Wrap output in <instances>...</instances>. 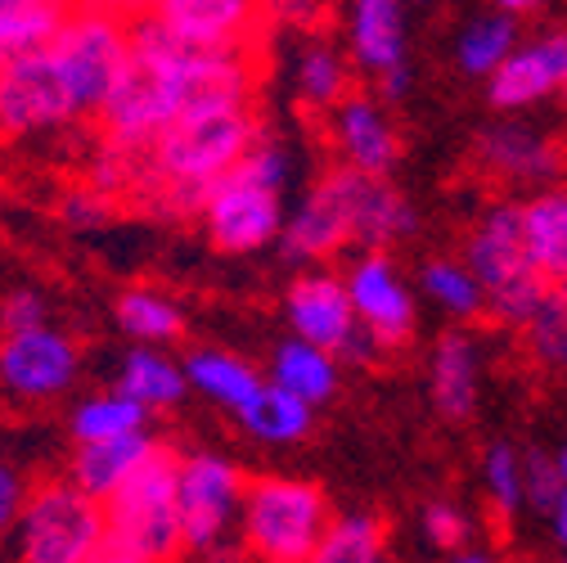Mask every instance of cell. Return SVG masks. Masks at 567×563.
<instances>
[{
  "instance_id": "d6986e66",
  "label": "cell",
  "mask_w": 567,
  "mask_h": 563,
  "mask_svg": "<svg viewBox=\"0 0 567 563\" xmlns=\"http://www.w3.org/2000/svg\"><path fill=\"white\" fill-rule=\"evenodd\" d=\"M333 140L347 167L361 176H388L396 163V131L388 113L365 95H347L333 109Z\"/></svg>"
},
{
  "instance_id": "8992f818",
  "label": "cell",
  "mask_w": 567,
  "mask_h": 563,
  "mask_svg": "<svg viewBox=\"0 0 567 563\" xmlns=\"http://www.w3.org/2000/svg\"><path fill=\"white\" fill-rule=\"evenodd\" d=\"M109 541V514L73 482L32 491L14 528L19 563H91Z\"/></svg>"
},
{
  "instance_id": "f1b7e54d",
  "label": "cell",
  "mask_w": 567,
  "mask_h": 563,
  "mask_svg": "<svg viewBox=\"0 0 567 563\" xmlns=\"http://www.w3.org/2000/svg\"><path fill=\"white\" fill-rule=\"evenodd\" d=\"M311 414H316V406L298 401L293 392H284V388H275L266 379V388L244 406L239 424L266 447H293V442H302L311 433Z\"/></svg>"
},
{
  "instance_id": "ab89813d",
  "label": "cell",
  "mask_w": 567,
  "mask_h": 563,
  "mask_svg": "<svg viewBox=\"0 0 567 563\" xmlns=\"http://www.w3.org/2000/svg\"><path fill=\"white\" fill-rule=\"evenodd\" d=\"M59 222L78 235H91V231H104L113 222V198L100 194L95 185H78L59 198Z\"/></svg>"
},
{
  "instance_id": "e0dca14e",
  "label": "cell",
  "mask_w": 567,
  "mask_h": 563,
  "mask_svg": "<svg viewBox=\"0 0 567 563\" xmlns=\"http://www.w3.org/2000/svg\"><path fill=\"white\" fill-rule=\"evenodd\" d=\"M495 109H527L549 95H567V32H545L509 54V63L486 82Z\"/></svg>"
},
{
  "instance_id": "7bdbcfd3",
  "label": "cell",
  "mask_w": 567,
  "mask_h": 563,
  "mask_svg": "<svg viewBox=\"0 0 567 563\" xmlns=\"http://www.w3.org/2000/svg\"><path fill=\"white\" fill-rule=\"evenodd\" d=\"M23 505H28V497H23V482H19V473H14L6 460H0V536L19 528Z\"/></svg>"
},
{
  "instance_id": "8d00e7d4",
  "label": "cell",
  "mask_w": 567,
  "mask_h": 563,
  "mask_svg": "<svg viewBox=\"0 0 567 563\" xmlns=\"http://www.w3.org/2000/svg\"><path fill=\"white\" fill-rule=\"evenodd\" d=\"M527 334V351L536 357V366L567 375V285H554L549 298L540 303V311L532 316Z\"/></svg>"
},
{
  "instance_id": "681fc988",
  "label": "cell",
  "mask_w": 567,
  "mask_h": 563,
  "mask_svg": "<svg viewBox=\"0 0 567 563\" xmlns=\"http://www.w3.org/2000/svg\"><path fill=\"white\" fill-rule=\"evenodd\" d=\"M446 563H495V554H491V550H477V545H468V550L451 554Z\"/></svg>"
},
{
  "instance_id": "bcb514c9",
  "label": "cell",
  "mask_w": 567,
  "mask_h": 563,
  "mask_svg": "<svg viewBox=\"0 0 567 563\" xmlns=\"http://www.w3.org/2000/svg\"><path fill=\"white\" fill-rule=\"evenodd\" d=\"M91 6H100V10H113V14H145L150 10V0H91Z\"/></svg>"
},
{
  "instance_id": "f6af8a7d",
  "label": "cell",
  "mask_w": 567,
  "mask_h": 563,
  "mask_svg": "<svg viewBox=\"0 0 567 563\" xmlns=\"http://www.w3.org/2000/svg\"><path fill=\"white\" fill-rule=\"evenodd\" d=\"M91 563H145V559L131 554V550H126V545H117V541H104V550H100Z\"/></svg>"
},
{
  "instance_id": "9a60e30c",
  "label": "cell",
  "mask_w": 567,
  "mask_h": 563,
  "mask_svg": "<svg viewBox=\"0 0 567 563\" xmlns=\"http://www.w3.org/2000/svg\"><path fill=\"white\" fill-rule=\"evenodd\" d=\"M347 294L365 334L379 347H401L414 334V294L405 285V275L392 266V257L365 253L347 270Z\"/></svg>"
},
{
  "instance_id": "44dd1931",
  "label": "cell",
  "mask_w": 567,
  "mask_h": 563,
  "mask_svg": "<svg viewBox=\"0 0 567 563\" xmlns=\"http://www.w3.org/2000/svg\"><path fill=\"white\" fill-rule=\"evenodd\" d=\"M163 447L154 442V433H135V438H117V442H95V447H78L73 455V473L68 482L82 487L91 501L109 505L117 491L145 469Z\"/></svg>"
},
{
  "instance_id": "277c9868",
  "label": "cell",
  "mask_w": 567,
  "mask_h": 563,
  "mask_svg": "<svg viewBox=\"0 0 567 563\" xmlns=\"http://www.w3.org/2000/svg\"><path fill=\"white\" fill-rule=\"evenodd\" d=\"M135 45H150L167 63V82L176 100V122L198 113H244L252 95V68L244 50H189L163 32L150 14L131 23Z\"/></svg>"
},
{
  "instance_id": "83f0119b",
  "label": "cell",
  "mask_w": 567,
  "mask_h": 563,
  "mask_svg": "<svg viewBox=\"0 0 567 563\" xmlns=\"http://www.w3.org/2000/svg\"><path fill=\"white\" fill-rule=\"evenodd\" d=\"M117 392H126L145 410H167L189 392V375L163 347H131L117 370Z\"/></svg>"
},
{
  "instance_id": "ba28073f",
  "label": "cell",
  "mask_w": 567,
  "mask_h": 563,
  "mask_svg": "<svg viewBox=\"0 0 567 563\" xmlns=\"http://www.w3.org/2000/svg\"><path fill=\"white\" fill-rule=\"evenodd\" d=\"M248 482L217 451H189L176 464V501H181V536L185 550L221 559L230 532L244 523Z\"/></svg>"
},
{
  "instance_id": "7402d4cb",
  "label": "cell",
  "mask_w": 567,
  "mask_h": 563,
  "mask_svg": "<svg viewBox=\"0 0 567 563\" xmlns=\"http://www.w3.org/2000/svg\"><path fill=\"white\" fill-rule=\"evenodd\" d=\"M477 388H482V351L468 334H446L433 347L429 366V392L437 414L446 419H468L477 410Z\"/></svg>"
},
{
  "instance_id": "30bf717a",
  "label": "cell",
  "mask_w": 567,
  "mask_h": 563,
  "mask_svg": "<svg viewBox=\"0 0 567 563\" xmlns=\"http://www.w3.org/2000/svg\"><path fill=\"white\" fill-rule=\"evenodd\" d=\"M293 338L316 342L324 351H333L338 361H357V357H374V338L365 334L357 307H351L347 279H338L333 270H307L302 279H293L289 303H284Z\"/></svg>"
},
{
  "instance_id": "f546056e",
  "label": "cell",
  "mask_w": 567,
  "mask_h": 563,
  "mask_svg": "<svg viewBox=\"0 0 567 563\" xmlns=\"http://www.w3.org/2000/svg\"><path fill=\"white\" fill-rule=\"evenodd\" d=\"M150 424V410L131 401L126 392H95L86 397L73 419H68V429H73V442L78 447H95V442H117V438H135V433H145Z\"/></svg>"
},
{
  "instance_id": "836d02e7",
  "label": "cell",
  "mask_w": 567,
  "mask_h": 563,
  "mask_svg": "<svg viewBox=\"0 0 567 563\" xmlns=\"http://www.w3.org/2000/svg\"><path fill=\"white\" fill-rule=\"evenodd\" d=\"M482 491L491 510L501 519H514L527 505V451L509 447V442H495L482 455Z\"/></svg>"
},
{
  "instance_id": "4fadbf2b",
  "label": "cell",
  "mask_w": 567,
  "mask_h": 563,
  "mask_svg": "<svg viewBox=\"0 0 567 563\" xmlns=\"http://www.w3.org/2000/svg\"><path fill=\"white\" fill-rule=\"evenodd\" d=\"M284 222H289L284 198L275 190H261V185L244 181L239 172H226L203 203L207 239L221 253H257L266 244H279Z\"/></svg>"
},
{
  "instance_id": "2e32d148",
  "label": "cell",
  "mask_w": 567,
  "mask_h": 563,
  "mask_svg": "<svg viewBox=\"0 0 567 563\" xmlns=\"http://www.w3.org/2000/svg\"><path fill=\"white\" fill-rule=\"evenodd\" d=\"M145 14L189 50H244L261 6L257 0H150Z\"/></svg>"
},
{
  "instance_id": "603a6c76",
  "label": "cell",
  "mask_w": 567,
  "mask_h": 563,
  "mask_svg": "<svg viewBox=\"0 0 567 563\" xmlns=\"http://www.w3.org/2000/svg\"><path fill=\"white\" fill-rule=\"evenodd\" d=\"M82 0H0V68L41 54Z\"/></svg>"
},
{
  "instance_id": "816d5d0a",
  "label": "cell",
  "mask_w": 567,
  "mask_h": 563,
  "mask_svg": "<svg viewBox=\"0 0 567 563\" xmlns=\"http://www.w3.org/2000/svg\"><path fill=\"white\" fill-rule=\"evenodd\" d=\"M558 563H567V554H563V559H558Z\"/></svg>"
},
{
  "instance_id": "9c48e42d",
  "label": "cell",
  "mask_w": 567,
  "mask_h": 563,
  "mask_svg": "<svg viewBox=\"0 0 567 563\" xmlns=\"http://www.w3.org/2000/svg\"><path fill=\"white\" fill-rule=\"evenodd\" d=\"M172 122H176V100H172V82H167V63L158 50L135 45V37H131V63L122 68L117 86L109 91V100L100 109L104 140H117L126 150L150 154L154 140Z\"/></svg>"
},
{
  "instance_id": "60d3db41",
  "label": "cell",
  "mask_w": 567,
  "mask_h": 563,
  "mask_svg": "<svg viewBox=\"0 0 567 563\" xmlns=\"http://www.w3.org/2000/svg\"><path fill=\"white\" fill-rule=\"evenodd\" d=\"M563 497H567V482L558 473V460L545 455V451H527V505L540 519H549Z\"/></svg>"
},
{
  "instance_id": "3957f363",
  "label": "cell",
  "mask_w": 567,
  "mask_h": 563,
  "mask_svg": "<svg viewBox=\"0 0 567 563\" xmlns=\"http://www.w3.org/2000/svg\"><path fill=\"white\" fill-rule=\"evenodd\" d=\"M329 501L302 478H257L244 497V545L261 563H307L329 532Z\"/></svg>"
},
{
  "instance_id": "74e56055",
  "label": "cell",
  "mask_w": 567,
  "mask_h": 563,
  "mask_svg": "<svg viewBox=\"0 0 567 563\" xmlns=\"http://www.w3.org/2000/svg\"><path fill=\"white\" fill-rule=\"evenodd\" d=\"M145 167H150V154L140 150H126L117 140H104V145L86 158V185H95L100 194H135L140 181H145Z\"/></svg>"
},
{
  "instance_id": "5b68a950",
  "label": "cell",
  "mask_w": 567,
  "mask_h": 563,
  "mask_svg": "<svg viewBox=\"0 0 567 563\" xmlns=\"http://www.w3.org/2000/svg\"><path fill=\"white\" fill-rule=\"evenodd\" d=\"M54 59L59 78L82 109V117H100L109 91L117 86L122 68L131 63V23L113 10H100L91 0H82L78 14L59 28V37L45 45Z\"/></svg>"
},
{
  "instance_id": "d4e9b609",
  "label": "cell",
  "mask_w": 567,
  "mask_h": 563,
  "mask_svg": "<svg viewBox=\"0 0 567 563\" xmlns=\"http://www.w3.org/2000/svg\"><path fill=\"white\" fill-rule=\"evenodd\" d=\"M185 375H189V388L198 397H207L212 406H221L230 414H244V406L266 388V379L248 361L230 357V351H212V347L189 351V357H185Z\"/></svg>"
},
{
  "instance_id": "cb8c5ba5",
  "label": "cell",
  "mask_w": 567,
  "mask_h": 563,
  "mask_svg": "<svg viewBox=\"0 0 567 563\" xmlns=\"http://www.w3.org/2000/svg\"><path fill=\"white\" fill-rule=\"evenodd\" d=\"M275 388L293 392L298 401L307 406H320L338 392V357L316 342H302V338H284L270 357V375H266Z\"/></svg>"
},
{
  "instance_id": "f35d334b",
  "label": "cell",
  "mask_w": 567,
  "mask_h": 563,
  "mask_svg": "<svg viewBox=\"0 0 567 563\" xmlns=\"http://www.w3.org/2000/svg\"><path fill=\"white\" fill-rule=\"evenodd\" d=\"M419 528H423V541L446 550V554L468 550V536H473V519L455 501H429V505H423Z\"/></svg>"
},
{
  "instance_id": "ffe728a7",
  "label": "cell",
  "mask_w": 567,
  "mask_h": 563,
  "mask_svg": "<svg viewBox=\"0 0 567 563\" xmlns=\"http://www.w3.org/2000/svg\"><path fill=\"white\" fill-rule=\"evenodd\" d=\"M347 41L370 78H388L396 68H405V10H401V0H351Z\"/></svg>"
},
{
  "instance_id": "7dc6e473",
  "label": "cell",
  "mask_w": 567,
  "mask_h": 563,
  "mask_svg": "<svg viewBox=\"0 0 567 563\" xmlns=\"http://www.w3.org/2000/svg\"><path fill=\"white\" fill-rule=\"evenodd\" d=\"M545 523H549V532H554V541H558V545H563V554H567V497H563V501L554 505V514H549Z\"/></svg>"
},
{
  "instance_id": "d590c367",
  "label": "cell",
  "mask_w": 567,
  "mask_h": 563,
  "mask_svg": "<svg viewBox=\"0 0 567 563\" xmlns=\"http://www.w3.org/2000/svg\"><path fill=\"white\" fill-rule=\"evenodd\" d=\"M347 59L333 45H307L298 59V91L311 109H338L347 100Z\"/></svg>"
},
{
  "instance_id": "b9f144b4",
  "label": "cell",
  "mask_w": 567,
  "mask_h": 563,
  "mask_svg": "<svg viewBox=\"0 0 567 563\" xmlns=\"http://www.w3.org/2000/svg\"><path fill=\"white\" fill-rule=\"evenodd\" d=\"M50 325V307L37 289H14L0 303V338H14V334H32Z\"/></svg>"
},
{
  "instance_id": "7c38bea8",
  "label": "cell",
  "mask_w": 567,
  "mask_h": 563,
  "mask_svg": "<svg viewBox=\"0 0 567 563\" xmlns=\"http://www.w3.org/2000/svg\"><path fill=\"white\" fill-rule=\"evenodd\" d=\"M82 122V109L68 95L54 59L41 50L32 59H19L0 68V135H45Z\"/></svg>"
},
{
  "instance_id": "ac0fdd59",
  "label": "cell",
  "mask_w": 567,
  "mask_h": 563,
  "mask_svg": "<svg viewBox=\"0 0 567 563\" xmlns=\"http://www.w3.org/2000/svg\"><path fill=\"white\" fill-rule=\"evenodd\" d=\"M477 158L486 172H495L501 181H518V185H545L558 181L563 172V150L549 135L523 126V122H495L477 135Z\"/></svg>"
},
{
  "instance_id": "7a4b0ae2",
  "label": "cell",
  "mask_w": 567,
  "mask_h": 563,
  "mask_svg": "<svg viewBox=\"0 0 567 563\" xmlns=\"http://www.w3.org/2000/svg\"><path fill=\"white\" fill-rule=\"evenodd\" d=\"M464 266L486 294V311L501 325H532L540 303L549 298V279L536 266L523 231V203H495L468 235Z\"/></svg>"
},
{
  "instance_id": "6da1fadb",
  "label": "cell",
  "mask_w": 567,
  "mask_h": 563,
  "mask_svg": "<svg viewBox=\"0 0 567 563\" xmlns=\"http://www.w3.org/2000/svg\"><path fill=\"white\" fill-rule=\"evenodd\" d=\"M257 122L252 113H198V117H181L172 122L150 150V167L145 181L131 198H140L145 207L163 217H185L198 213L203 203L257 140Z\"/></svg>"
},
{
  "instance_id": "d6a6232c",
  "label": "cell",
  "mask_w": 567,
  "mask_h": 563,
  "mask_svg": "<svg viewBox=\"0 0 567 563\" xmlns=\"http://www.w3.org/2000/svg\"><path fill=\"white\" fill-rule=\"evenodd\" d=\"M388 536L374 514H342L329 523L324 541L307 563H383Z\"/></svg>"
},
{
  "instance_id": "4dcf8cb0",
  "label": "cell",
  "mask_w": 567,
  "mask_h": 563,
  "mask_svg": "<svg viewBox=\"0 0 567 563\" xmlns=\"http://www.w3.org/2000/svg\"><path fill=\"white\" fill-rule=\"evenodd\" d=\"M514 50H518V19H509V14H501V10L482 14V19H473V23L460 32V45H455L460 73L491 82V78L509 63Z\"/></svg>"
},
{
  "instance_id": "f907efd6",
  "label": "cell",
  "mask_w": 567,
  "mask_h": 563,
  "mask_svg": "<svg viewBox=\"0 0 567 563\" xmlns=\"http://www.w3.org/2000/svg\"><path fill=\"white\" fill-rule=\"evenodd\" d=\"M554 460H558V473H563V482H567V447H558Z\"/></svg>"
},
{
  "instance_id": "52a82bcc",
  "label": "cell",
  "mask_w": 567,
  "mask_h": 563,
  "mask_svg": "<svg viewBox=\"0 0 567 563\" xmlns=\"http://www.w3.org/2000/svg\"><path fill=\"white\" fill-rule=\"evenodd\" d=\"M176 464H181V455H172L163 447L104 505V514H109V541L126 545L131 554H140L145 563H163L176 550H185V536H181V501H176Z\"/></svg>"
},
{
  "instance_id": "8fae6325",
  "label": "cell",
  "mask_w": 567,
  "mask_h": 563,
  "mask_svg": "<svg viewBox=\"0 0 567 563\" xmlns=\"http://www.w3.org/2000/svg\"><path fill=\"white\" fill-rule=\"evenodd\" d=\"M357 194H361V172L338 167L320 185H311L298 207L284 222L279 253L289 262H324L338 248L357 244Z\"/></svg>"
},
{
  "instance_id": "c3c4849f",
  "label": "cell",
  "mask_w": 567,
  "mask_h": 563,
  "mask_svg": "<svg viewBox=\"0 0 567 563\" xmlns=\"http://www.w3.org/2000/svg\"><path fill=\"white\" fill-rule=\"evenodd\" d=\"M540 6V0H495V10L501 14H509V19H518V14H532Z\"/></svg>"
},
{
  "instance_id": "1f68e13d",
  "label": "cell",
  "mask_w": 567,
  "mask_h": 563,
  "mask_svg": "<svg viewBox=\"0 0 567 563\" xmlns=\"http://www.w3.org/2000/svg\"><path fill=\"white\" fill-rule=\"evenodd\" d=\"M117 325L135 338V347H163L185 329L181 307L154 289H126L117 298Z\"/></svg>"
},
{
  "instance_id": "e575fe53",
  "label": "cell",
  "mask_w": 567,
  "mask_h": 563,
  "mask_svg": "<svg viewBox=\"0 0 567 563\" xmlns=\"http://www.w3.org/2000/svg\"><path fill=\"white\" fill-rule=\"evenodd\" d=\"M419 289L429 294L446 316H455V320H468V316H482L486 311V294H482V285L473 279V270L464 262H451V257H437V262L423 266Z\"/></svg>"
},
{
  "instance_id": "5bb4252c",
  "label": "cell",
  "mask_w": 567,
  "mask_h": 563,
  "mask_svg": "<svg viewBox=\"0 0 567 563\" xmlns=\"http://www.w3.org/2000/svg\"><path fill=\"white\" fill-rule=\"evenodd\" d=\"M78 366H82L78 342L54 325L0 338V388H6L10 397L50 401V397L73 388Z\"/></svg>"
},
{
  "instance_id": "4316f807",
  "label": "cell",
  "mask_w": 567,
  "mask_h": 563,
  "mask_svg": "<svg viewBox=\"0 0 567 563\" xmlns=\"http://www.w3.org/2000/svg\"><path fill=\"white\" fill-rule=\"evenodd\" d=\"M414 207L410 198L383 181V176H361V194H357V244L379 253L405 235H414Z\"/></svg>"
},
{
  "instance_id": "484cf974",
  "label": "cell",
  "mask_w": 567,
  "mask_h": 563,
  "mask_svg": "<svg viewBox=\"0 0 567 563\" xmlns=\"http://www.w3.org/2000/svg\"><path fill=\"white\" fill-rule=\"evenodd\" d=\"M523 231L549 285H567V190L549 185L523 203Z\"/></svg>"
},
{
  "instance_id": "ee69618b",
  "label": "cell",
  "mask_w": 567,
  "mask_h": 563,
  "mask_svg": "<svg viewBox=\"0 0 567 563\" xmlns=\"http://www.w3.org/2000/svg\"><path fill=\"white\" fill-rule=\"evenodd\" d=\"M261 14L275 23H289V28H311L320 19V0H257Z\"/></svg>"
}]
</instances>
